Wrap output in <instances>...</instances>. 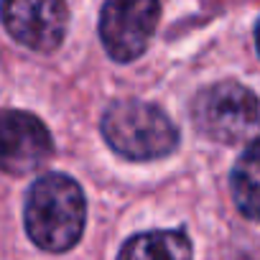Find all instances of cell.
Returning <instances> with one entry per match:
<instances>
[{
    "label": "cell",
    "mask_w": 260,
    "mask_h": 260,
    "mask_svg": "<svg viewBox=\"0 0 260 260\" xmlns=\"http://www.w3.org/2000/svg\"><path fill=\"white\" fill-rule=\"evenodd\" d=\"M87 219V204L82 186L59 171L39 176L26 194L23 204V222L26 232L46 252H64L72 250Z\"/></svg>",
    "instance_id": "obj_1"
},
{
    "label": "cell",
    "mask_w": 260,
    "mask_h": 260,
    "mask_svg": "<svg viewBox=\"0 0 260 260\" xmlns=\"http://www.w3.org/2000/svg\"><path fill=\"white\" fill-rule=\"evenodd\" d=\"M255 44H257V51H260V18H257V26H255Z\"/></svg>",
    "instance_id": "obj_9"
},
{
    "label": "cell",
    "mask_w": 260,
    "mask_h": 260,
    "mask_svg": "<svg viewBox=\"0 0 260 260\" xmlns=\"http://www.w3.org/2000/svg\"><path fill=\"white\" fill-rule=\"evenodd\" d=\"M191 117L199 133L217 143H255L260 138V97L240 82H214L197 92Z\"/></svg>",
    "instance_id": "obj_3"
},
{
    "label": "cell",
    "mask_w": 260,
    "mask_h": 260,
    "mask_svg": "<svg viewBox=\"0 0 260 260\" xmlns=\"http://www.w3.org/2000/svg\"><path fill=\"white\" fill-rule=\"evenodd\" d=\"M191 240L184 230H151L133 235L117 260H191Z\"/></svg>",
    "instance_id": "obj_7"
},
{
    "label": "cell",
    "mask_w": 260,
    "mask_h": 260,
    "mask_svg": "<svg viewBox=\"0 0 260 260\" xmlns=\"http://www.w3.org/2000/svg\"><path fill=\"white\" fill-rule=\"evenodd\" d=\"M232 199L247 219H260V138L250 143L230 174Z\"/></svg>",
    "instance_id": "obj_8"
},
{
    "label": "cell",
    "mask_w": 260,
    "mask_h": 260,
    "mask_svg": "<svg viewBox=\"0 0 260 260\" xmlns=\"http://www.w3.org/2000/svg\"><path fill=\"white\" fill-rule=\"evenodd\" d=\"M3 21L18 44L49 54L59 49L67 36L69 8L56 0H18L3 6Z\"/></svg>",
    "instance_id": "obj_5"
},
{
    "label": "cell",
    "mask_w": 260,
    "mask_h": 260,
    "mask_svg": "<svg viewBox=\"0 0 260 260\" xmlns=\"http://www.w3.org/2000/svg\"><path fill=\"white\" fill-rule=\"evenodd\" d=\"M107 146L130 161H153L176 151L179 127L156 105L141 100L112 102L100 122Z\"/></svg>",
    "instance_id": "obj_2"
},
{
    "label": "cell",
    "mask_w": 260,
    "mask_h": 260,
    "mask_svg": "<svg viewBox=\"0 0 260 260\" xmlns=\"http://www.w3.org/2000/svg\"><path fill=\"white\" fill-rule=\"evenodd\" d=\"M54 141L49 127L26 110H6L3 115V169L8 174H31L49 161Z\"/></svg>",
    "instance_id": "obj_6"
},
{
    "label": "cell",
    "mask_w": 260,
    "mask_h": 260,
    "mask_svg": "<svg viewBox=\"0 0 260 260\" xmlns=\"http://www.w3.org/2000/svg\"><path fill=\"white\" fill-rule=\"evenodd\" d=\"M161 6L156 0H110L100 11V39L105 51L120 61H136L156 31Z\"/></svg>",
    "instance_id": "obj_4"
}]
</instances>
